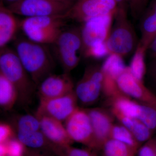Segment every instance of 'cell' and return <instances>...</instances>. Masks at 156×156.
<instances>
[{"label":"cell","mask_w":156,"mask_h":156,"mask_svg":"<svg viewBox=\"0 0 156 156\" xmlns=\"http://www.w3.org/2000/svg\"><path fill=\"white\" fill-rule=\"evenodd\" d=\"M147 53L151 59L156 58V34L149 45Z\"/></svg>","instance_id":"cell-32"},{"label":"cell","mask_w":156,"mask_h":156,"mask_svg":"<svg viewBox=\"0 0 156 156\" xmlns=\"http://www.w3.org/2000/svg\"><path fill=\"white\" fill-rule=\"evenodd\" d=\"M0 73L16 88L20 102L23 105L30 103L37 86L23 67L15 50L7 47L1 49Z\"/></svg>","instance_id":"cell-2"},{"label":"cell","mask_w":156,"mask_h":156,"mask_svg":"<svg viewBox=\"0 0 156 156\" xmlns=\"http://www.w3.org/2000/svg\"><path fill=\"white\" fill-rule=\"evenodd\" d=\"M14 137V132L10 126L5 123L0 124V143L6 142Z\"/></svg>","instance_id":"cell-30"},{"label":"cell","mask_w":156,"mask_h":156,"mask_svg":"<svg viewBox=\"0 0 156 156\" xmlns=\"http://www.w3.org/2000/svg\"><path fill=\"white\" fill-rule=\"evenodd\" d=\"M101 66L104 75L116 81L127 67L123 62L122 58L113 54L109 55Z\"/></svg>","instance_id":"cell-22"},{"label":"cell","mask_w":156,"mask_h":156,"mask_svg":"<svg viewBox=\"0 0 156 156\" xmlns=\"http://www.w3.org/2000/svg\"><path fill=\"white\" fill-rule=\"evenodd\" d=\"M139 20L141 38L138 45L147 50L156 34V0L148 4Z\"/></svg>","instance_id":"cell-15"},{"label":"cell","mask_w":156,"mask_h":156,"mask_svg":"<svg viewBox=\"0 0 156 156\" xmlns=\"http://www.w3.org/2000/svg\"><path fill=\"white\" fill-rule=\"evenodd\" d=\"M8 155L5 144L0 143V156Z\"/></svg>","instance_id":"cell-35"},{"label":"cell","mask_w":156,"mask_h":156,"mask_svg":"<svg viewBox=\"0 0 156 156\" xmlns=\"http://www.w3.org/2000/svg\"><path fill=\"white\" fill-rule=\"evenodd\" d=\"M14 14L2 3H0V48L7 47L14 38L18 28L19 22Z\"/></svg>","instance_id":"cell-16"},{"label":"cell","mask_w":156,"mask_h":156,"mask_svg":"<svg viewBox=\"0 0 156 156\" xmlns=\"http://www.w3.org/2000/svg\"><path fill=\"white\" fill-rule=\"evenodd\" d=\"M93 129L94 149H101L105 143L111 138L114 124L112 117L102 109H86Z\"/></svg>","instance_id":"cell-13"},{"label":"cell","mask_w":156,"mask_h":156,"mask_svg":"<svg viewBox=\"0 0 156 156\" xmlns=\"http://www.w3.org/2000/svg\"><path fill=\"white\" fill-rule=\"evenodd\" d=\"M63 1H66V2H70L74 3L75 2H76V0H63Z\"/></svg>","instance_id":"cell-40"},{"label":"cell","mask_w":156,"mask_h":156,"mask_svg":"<svg viewBox=\"0 0 156 156\" xmlns=\"http://www.w3.org/2000/svg\"><path fill=\"white\" fill-rule=\"evenodd\" d=\"M138 156H156V154L148 142L138 151Z\"/></svg>","instance_id":"cell-31"},{"label":"cell","mask_w":156,"mask_h":156,"mask_svg":"<svg viewBox=\"0 0 156 156\" xmlns=\"http://www.w3.org/2000/svg\"><path fill=\"white\" fill-rule=\"evenodd\" d=\"M5 156H9V155H6Z\"/></svg>","instance_id":"cell-42"},{"label":"cell","mask_w":156,"mask_h":156,"mask_svg":"<svg viewBox=\"0 0 156 156\" xmlns=\"http://www.w3.org/2000/svg\"><path fill=\"white\" fill-rule=\"evenodd\" d=\"M80 156H96V155L90 151L84 149Z\"/></svg>","instance_id":"cell-37"},{"label":"cell","mask_w":156,"mask_h":156,"mask_svg":"<svg viewBox=\"0 0 156 156\" xmlns=\"http://www.w3.org/2000/svg\"><path fill=\"white\" fill-rule=\"evenodd\" d=\"M69 137L76 142L94 148V135L91 120L86 109L78 107L65 122Z\"/></svg>","instance_id":"cell-9"},{"label":"cell","mask_w":156,"mask_h":156,"mask_svg":"<svg viewBox=\"0 0 156 156\" xmlns=\"http://www.w3.org/2000/svg\"><path fill=\"white\" fill-rule=\"evenodd\" d=\"M63 156H68L66 155L65 154H64L63 155Z\"/></svg>","instance_id":"cell-41"},{"label":"cell","mask_w":156,"mask_h":156,"mask_svg":"<svg viewBox=\"0 0 156 156\" xmlns=\"http://www.w3.org/2000/svg\"><path fill=\"white\" fill-rule=\"evenodd\" d=\"M113 115L118 119L123 126L128 128L140 143L145 142L150 139L151 130L139 120L124 115L112 108Z\"/></svg>","instance_id":"cell-18"},{"label":"cell","mask_w":156,"mask_h":156,"mask_svg":"<svg viewBox=\"0 0 156 156\" xmlns=\"http://www.w3.org/2000/svg\"><path fill=\"white\" fill-rule=\"evenodd\" d=\"M40 98H55L68 94L74 90V85L69 73L52 74L45 78L37 86Z\"/></svg>","instance_id":"cell-12"},{"label":"cell","mask_w":156,"mask_h":156,"mask_svg":"<svg viewBox=\"0 0 156 156\" xmlns=\"http://www.w3.org/2000/svg\"><path fill=\"white\" fill-rule=\"evenodd\" d=\"M116 3L118 8L128 9L126 0H114Z\"/></svg>","instance_id":"cell-34"},{"label":"cell","mask_w":156,"mask_h":156,"mask_svg":"<svg viewBox=\"0 0 156 156\" xmlns=\"http://www.w3.org/2000/svg\"><path fill=\"white\" fill-rule=\"evenodd\" d=\"M78 100L74 90L55 98H40L37 115L51 117L62 122L66 120L78 108Z\"/></svg>","instance_id":"cell-8"},{"label":"cell","mask_w":156,"mask_h":156,"mask_svg":"<svg viewBox=\"0 0 156 156\" xmlns=\"http://www.w3.org/2000/svg\"><path fill=\"white\" fill-rule=\"evenodd\" d=\"M128 10L118 8L113 26L105 44L109 55L126 57L135 52L139 44L134 27L128 17Z\"/></svg>","instance_id":"cell-3"},{"label":"cell","mask_w":156,"mask_h":156,"mask_svg":"<svg viewBox=\"0 0 156 156\" xmlns=\"http://www.w3.org/2000/svg\"><path fill=\"white\" fill-rule=\"evenodd\" d=\"M114 15L101 16L89 20L80 27L83 40V52L96 44L105 43L111 30V25Z\"/></svg>","instance_id":"cell-11"},{"label":"cell","mask_w":156,"mask_h":156,"mask_svg":"<svg viewBox=\"0 0 156 156\" xmlns=\"http://www.w3.org/2000/svg\"><path fill=\"white\" fill-rule=\"evenodd\" d=\"M73 4L63 0H21L6 7L15 14L30 17L66 15Z\"/></svg>","instance_id":"cell-5"},{"label":"cell","mask_w":156,"mask_h":156,"mask_svg":"<svg viewBox=\"0 0 156 156\" xmlns=\"http://www.w3.org/2000/svg\"><path fill=\"white\" fill-rule=\"evenodd\" d=\"M147 50L138 45L129 66L133 76L143 82L146 73L145 56Z\"/></svg>","instance_id":"cell-24"},{"label":"cell","mask_w":156,"mask_h":156,"mask_svg":"<svg viewBox=\"0 0 156 156\" xmlns=\"http://www.w3.org/2000/svg\"><path fill=\"white\" fill-rule=\"evenodd\" d=\"M62 29L38 30L25 29L22 30L27 38L33 41L43 44H53Z\"/></svg>","instance_id":"cell-20"},{"label":"cell","mask_w":156,"mask_h":156,"mask_svg":"<svg viewBox=\"0 0 156 156\" xmlns=\"http://www.w3.org/2000/svg\"><path fill=\"white\" fill-rule=\"evenodd\" d=\"M17 138L25 147L33 149L44 147L50 143L41 130L38 131H17Z\"/></svg>","instance_id":"cell-21"},{"label":"cell","mask_w":156,"mask_h":156,"mask_svg":"<svg viewBox=\"0 0 156 156\" xmlns=\"http://www.w3.org/2000/svg\"><path fill=\"white\" fill-rule=\"evenodd\" d=\"M17 131H38L41 130L38 118L31 115H23L19 118L17 122Z\"/></svg>","instance_id":"cell-26"},{"label":"cell","mask_w":156,"mask_h":156,"mask_svg":"<svg viewBox=\"0 0 156 156\" xmlns=\"http://www.w3.org/2000/svg\"><path fill=\"white\" fill-rule=\"evenodd\" d=\"M103 156H134L136 152L122 142L110 138L102 147Z\"/></svg>","instance_id":"cell-23"},{"label":"cell","mask_w":156,"mask_h":156,"mask_svg":"<svg viewBox=\"0 0 156 156\" xmlns=\"http://www.w3.org/2000/svg\"><path fill=\"white\" fill-rule=\"evenodd\" d=\"M26 155V154H25ZM26 156H42L41 155L39 154H37L35 153H29L27 154V155Z\"/></svg>","instance_id":"cell-39"},{"label":"cell","mask_w":156,"mask_h":156,"mask_svg":"<svg viewBox=\"0 0 156 156\" xmlns=\"http://www.w3.org/2000/svg\"><path fill=\"white\" fill-rule=\"evenodd\" d=\"M8 155L10 156H24L25 155V146L18 138L12 137L6 142Z\"/></svg>","instance_id":"cell-29"},{"label":"cell","mask_w":156,"mask_h":156,"mask_svg":"<svg viewBox=\"0 0 156 156\" xmlns=\"http://www.w3.org/2000/svg\"><path fill=\"white\" fill-rule=\"evenodd\" d=\"M68 20L66 14L55 16L25 17L20 21V28L25 29L45 30L62 29Z\"/></svg>","instance_id":"cell-17"},{"label":"cell","mask_w":156,"mask_h":156,"mask_svg":"<svg viewBox=\"0 0 156 156\" xmlns=\"http://www.w3.org/2000/svg\"><path fill=\"white\" fill-rule=\"evenodd\" d=\"M103 80L101 66L98 64L88 66L74 88L78 100L85 105L95 103L102 92Z\"/></svg>","instance_id":"cell-6"},{"label":"cell","mask_w":156,"mask_h":156,"mask_svg":"<svg viewBox=\"0 0 156 156\" xmlns=\"http://www.w3.org/2000/svg\"><path fill=\"white\" fill-rule=\"evenodd\" d=\"M118 8L114 0H76L66 16L82 23L95 17L115 15Z\"/></svg>","instance_id":"cell-7"},{"label":"cell","mask_w":156,"mask_h":156,"mask_svg":"<svg viewBox=\"0 0 156 156\" xmlns=\"http://www.w3.org/2000/svg\"><path fill=\"white\" fill-rule=\"evenodd\" d=\"M111 138L122 142L137 152L140 144L128 128L121 125H114L112 128Z\"/></svg>","instance_id":"cell-25"},{"label":"cell","mask_w":156,"mask_h":156,"mask_svg":"<svg viewBox=\"0 0 156 156\" xmlns=\"http://www.w3.org/2000/svg\"><path fill=\"white\" fill-rule=\"evenodd\" d=\"M149 72L151 76L156 81V58L152 59L150 66Z\"/></svg>","instance_id":"cell-33"},{"label":"cell","mask_w":156,"mask_h":156,"mask_svg":"<svg viewBox=\"0 0 156 156\" xmlns=\"http://www.w3.org/2000/svg\"><path fill=\"white\" fill-rule=\"evenodd\" d=\"M18 93L12 83L0 73V105L5 110H9L18 101Z\"/></svg>","instance_id":"cell-19"},{"label":"cell","mask_w":156,"mask_h":156,"mask_svg":"<svg viewBox=\"0 0 156 156\" xmlns=\"http://www.w3.org/2000/svg\"><path fill=\"white\" fill-rule=\"evenodd\" d=\"M36 116L40 121L41 131L52 145L63 148L70 146L73 143L61 122L47 116Z\"/></svg>","instance_id":"cell-14"},{"label":"cell","mask_w":156,"mask_h":156,"mask_svg":"<svg viewBox=\"0 0 156 156\" xmlns=\"http://www.w3.org/2000/svg\"><path fill=\"white\" fill-rule=\"evenodd\" d=\"M149 0H126L128 9L132 17L135 20L140 18L148 5Z\"/></svg>","instance_id":"cell-27"},{"label":"cell","mask_w":156,"mask_h":156,"mask_svg":"<svg viewBox=\"0 0 156 156\" xmlns=\"http://www.w3.org/2000/svg\"><path fill=\"white\" fill-rule=\"evenodd\" d=\"M118 88L128 97L156 109V96L147 88L143 82L137 80L131 73L129 66L116 79Z\"/></svg>","instance_id":"cell-10"},{"label":"cell","mask_w":156,"mask_h":156,"mask_svg":"<svg viewBox=\"0 0 156 156\" xmlns=\"http://www.w3.org/2000/svg\"><path fill=\"white\" fill-rule=\"evenodd\" d=\"M107 55L109 54L105 42L95 44L87 48L83 53V56L85 58H100Z\"/></svg>","instance_id":"cell-28"},{"label":"cell","mask_w":156,"mask_h":156,"mask_svg":"<svg viewBox=\"0 0 156 156\" xmlns=\"http://www.w3.org/2000/svg\"><path fill=\"white\" fill-rule=\"evenodd\" d=\"M15 52L23 67L37 87L52 74L55 61L46 44L20 38L14 43Z\"/></svg>","instance_id":"cell-1"},{"label":"cell","mask_w":156,"mask_h":156,"mask_svg":"<svg viewBox=\"0 0 156 156\" xmlns=\"http://www.w3.org/2000/svg\"><path fill=\"white\" fill-rule=\"evenodd\" d=\"M20 1L21 0H1V2L5 6H8L15 4Z\"/></svg>","instance_id":"cell-36"},{"label":"cell","mask_w":156,"mask_h":156,"mask_svg":"<svg viewBox=\"0 0 156 156\" xmlns=\"http://www.w3.org/2000/svg\"><path fill=\"white\" fill-rule=\"evenodd\" d=\"M53 45L54 53L64 73H69L77 67L83 56L80 27L62 30Z\"/></svg>","instance_id":"cell-4"},{"label":"cell","mask_w":156,"mask_h":156,"mask_svg":"<svg viewBox=\"0 0 156 156\" xmlns=\"http://www.w3.org/2000/svg\"><path fill=\"white\" fill-rule=\"evenodd\" d=\"M148 142L150 144L152 147H153L154 151L156 154V139L151 140L148 141Z\"/></svg>","instance_id":"cell-38"}]
</instances>
